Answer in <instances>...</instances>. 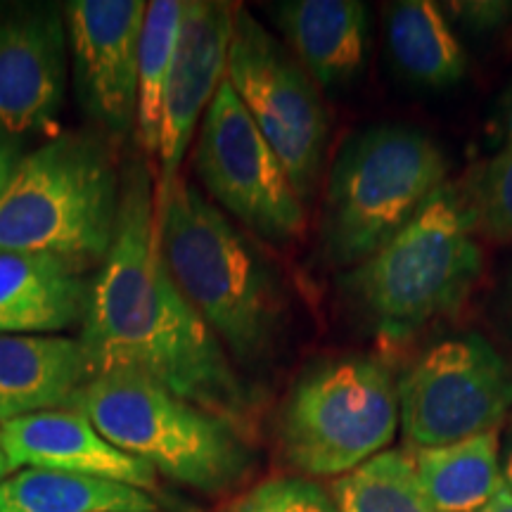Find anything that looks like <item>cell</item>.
<instances>
[{"instance_id": "6da1fadb", "label": "cell", "mask_w": 512, "mask_h": 512, "mask_svg": "<svg viewBox=\"0 0 512 512\" xmlns=\"http://www.w3.org/2000/svg\"><path fill=\"white\" fill-rule=\"evenodd\" d=\"M155 190L145 164L124 171L117 235L91 280L79 339L93 375L147 377L247 437L256 396L171 280L159 249Z\"/></svg>"}, {"instance_id": "7a4b0ae2", "label": "cell", "mask_w": 512, "mask_h": 512, "mask_svg": "<svg viewBox=\"0 0 512 512\" xmlns=\"http://www.w3.org/2000/svg\"><path fill=\"white\" fill-rule=\"evenodd\" d=\"M155 207L162 259L188 304L235 361H266L285 318V292L271 264L181 174L157 185Z\"/></svg>"}, {"instance_id": "3957f363", "label": "cell", "mask_w": 512, "mask_h": 512, "mask_svg": "<svg viewBox=\"0 0 512 512\" xmlns=\"http://www.w3.org/2000/svg\"><path fill=\"white\" fill-rule=\"evenodd\" d=\"M472 202L444 183L387 245L344 278L351 306L377 335L403 342L458 309L482 273Z\"/></svg>"}, {"instance_id": "277c9868", "label": "cell", "mask_w": 512, "mask_h": 512, "mask_svg": "<svg viewBox=\"0 0 512 512\" xmlns=\"http://www.w3.org/2000/svg\"><path fill=\"white\" fill-rule=\"evenodd\" d=\"M121 183L112 150L67 133L22 157L0 197V252L48 254L88 271L112 249Z\"/></svg>"}, {"instance_id": "5b68a950", "label": "cell", "mask_w": 512, "mask_h": 512, "mask_svg": "<svg viewBox=\"0 0 512 512\" xmlns=\"http://www.w3.org/2000/svg\"><path fill=\"white\" fill-rule=\"evenodd\" d=\"M72 408L112 446L204 496L228 494L252 472L245 434L147 377L93 375L76 392Z\"/></svg>"}, {"instance_id": "8992f818", "label": "cell", "mask_w": 512, "mask_h": 512, "mask_svg": "<svg viewBox=\"0 0 512 512\" xmlns=\"http://www.w3.org/2000/svg\"><path fill=\"white\" fill-rule=\"evenodd\" d=\"M448 157L425 131L380 124L351 136L332 164L323 240L339 266L387 245L446 183Z\"/></svg>"}, {"instance_id": "52a82bcc", "label": "cell", "mask_w": 512, "mask_h": 512, "mask_svg": "<svg viewBox=\"0 0 512 512\" xmlns=\"http://www.w3.org/2000/svg\"><path fill=\"white\" fill-rule=\"evenodd\" d=\"M399 389L392 370L370 356L325 358L306 368L278 420L280 451L309 477L347 475L392 444Z\"/></svg>"}, {"instance_id": "ba28073f", "label": "cell", "mask_w": 512, "mask_h": 512, "mask_svg": "<svg viewBox=\"0 0 512 512\" xmlns=\"http://www.w3.org/2000/svg\"><path fill=\"white\" fill-rule=\"evenodd\" d=\"M226 81L304 202L316 190L330 136L328 110L316 81L292 50L245 8L235 15Z\"/></svg>"}, {"instance_id": "9c48e42d", "label": "cell", "mask_w": 512, "mask_h": 512, "mask_svg": "<svg viewBox=\"0 0 512 512\" xmlns=\"http://www.w3.org/2000/svg\"><path fill=\"white\" fill-rule=\"evenodd\" d=\"M512 408V363L467 332L432 344L399 382V420L415 448L494 432Z\"/></svg>"}, {"instance_id": "30bf717a", "label": "cell", "mask_w": 512, "mask_h": 512, "mask_svg": "<svg viewBox=\"0 0 512 512\" xmlns=\"http://www.w3.org/2000/svg\"><path fill=\"white\" fill-rule=\"evenodd\" d=\"M195 171L211 197L264 240L285 245L302 235V197L228 81L204 112Z\"/></svg>"}, {"instance_id": "8fae6325", "label": "cell", "mask_w": 512, "mask_h": 512, "mask_svg": "<svg viewBox=\"0 0 512 512\" xmlns=\"http://www.w3.org/2000/svg\"><path fill=\"white\" fill-rule=\"evenodd\" d=\"M145 12L143 0H72L62 10L79 98L112 136L136 126Z\"/></svg>"}, {"instance_id": "7c38bea8", "label": "cell", "mask_w": 512, "mask_h": 512, "mask_svg": "<svg viewBox=\"0 0 512 512\" xmlns=\"http://www.w3.org/2000/svg\"><path fill=\"white\" fill-rule=\"evenodd\" d=\"M67 91V29L53 5L0 12V136L43 131Z\"/></svg>"}, {"instance_id": "4fadbf2b", "label": "cell", "mask_w": 512, "mask_h": 512, "mask_svg": "<svg viewBox=\"0 0 512 512\" xmlns=\"http://www.w3.org/2000/svg\"><path fill=\"white\" fill-rule=\"evenodd\" d=\"M235 15V5L219 0L185 3L174 64L164 93L157 185H166L178 176L197 124L204 119L221 83L226 81Z\"/></svg>"}, {"instance_id": "5bb4252c", "label": "cell", "mask_w": 512, "mask_h": 512, "mask_svg": "<svg viewBox=\"0 0 512 512\" xmlns=\"http://www.w3.org/2000/svg\"><path fill=\"white\" fill-rule=\"evenodd\" d=\"M10 467L76 472L121 482L159 498L162 484L150 465L112 446L76 408L24 415L0 425Z\"/></svg>"}, {"instance_id": "9a60e30c", "label": "cell", "mask_w": 512, "mask_h": 512, "mask_svg": "<svg viewBox=\"0 0 512 512\" xmlns=\"http://www.w3.org/2000/svg\"><path fill=\"white\" fill-rule=\"evenodd\" d=\"M91 377V358L81 339L0 335V425L69 408Z\"/></svg>"}, {"instance_id": "2e32d148", "label": "cell", "mask_w": 512, "mask_h": 512, "mask_svg": "<svg viewBox=\"0 0 512 512\" xmlns=\"http://www.w3.org/2000/svg\"><path fill=\"white\" fill-rule=\"evenodd\" d=\"M91 283L48 254L0 252V335H43L83 323Z\"/></svg>"}, {"instance_id": "e0dca14e", "label": "cell", "mask_w": 512, "mask_h": 512, "mask_svg": "<svg viewBox=\"0 0 512 512\" xmlns=\"http://www.w3.org/2000/svg\"><path fill=\"white\" fill-rule=\"evenodd\" d=\"M275 19L292 55L323 88L349 86L363 72L370 48L368 8L358 0H290Z\"/></svg>"}, {"instance_id": "ac0fdd59", "label": "cell", "mask_w": 512, "mask_h": 512, "mask_svg": "<svg viewBox=\"0 0 512 512\" xmlns=\"http://www.w3.org/2000/svg\"><path fill=\"white\" fill-rule=\"evenodd\" d=\"M387 46L396 69L420 88H453L467 72L463 43L444 10L430 0H399L389 5Z\"/></svg>"}, {"instance_id": "d6986e66", "label": "cell", "mask_w": 512, "mask_h": 512, "mask_svg": "<svg viewBox=\"0 0 512 512\" xmlns=\"http://www.w3.org/2000/svg\"><path fill=\"white\" fill-rule=\"evenodd\" d=\"M413 465L437 512H479L505 489L498 432L437 448H418Z\"/></svg>"}, {"instance_id": "ffe728a7", "label": "cell", "mask_w": 512, "mask_h": 512, "mask_svg": "<svg viewBox=\"0 0 512 512\" xmlns=\"http://www.w3.org/2000/svg\"><path fill=\"white\" fill-rule=\"evenodd\" d=\"M0 512H159V501L112 479L24 467L0 484Z\"/></svg>"}, {"instance_id": "44dd1931", "label": "cell", "mask_w": 512, "mask_h": 512, "mask_svg": "<svg viewBox=\"0 0 512 512\" xmlns=\"http://www.w3.org/2000/svg\"><path fill=\"white\" fill-rule=\"evenodd\" d=\"M185 3L155 0L147 3L138 48V112L136 133L145 155H159L164 124V93L174 64L178 31Z\"/></svg>"}, {"instance_id": "7402d4cb", "label": "cell", "mask_w": 512, "mask_h": 512, "mask_svg": "<svg viewBox=\"0 0 512 512\" xmlns=\"http://www.w3.org/2000/svg\"><path fill=\"white\" fill-rule=\"evenodd\" d=\"M332 496L339 512H437L422 491L413 458L401 451H382L342 475Z\"/></svg>"}, {"instance_id": "603a6c76", "label": "cell", "mask_w": 512, "mask_h": 512, "mask_svg": "<svg viewBox=\"0 0 512 512\" xmlns=\"http://www.w3.org/2000/svg\"><path fill=\"white\" fill-rule=\"evenodd\" d=\"M223 512H339L335 496L306 477H271L233 498Z\"/></svg>"}, {"instance_id": "cb8c5ba5", "label": "cell", "mask_w": 512, "mask_h": 512, "mask_svg": "<svg viewBox=\"0 0 512 512\" xmlns=\"http://www.w3.org/2000/svg\"><path fill=\"white\" fill-rule=\"evenodd\" d=\"M477 228L491 240L512 242V145L498 147L477 178L475 200Z\"/></svg>"}, {"instance_id": "d4e9b609", "label": "cell", "mask_w": 512, "mask_h": 512, "mask_svg": "<svg viewBox=\"0 0 512 512\" xmlns=\"http://www.w3.org/2000/svg\"><path fill=\"white\" fill-rule=\"evenodd\" d=\"M453 15H458L470 29L477 31H494L503 27L512 17V3H456Z\"/></svg>"}, {"instance_id": "484cf974", "label": "cell", "mask_w": 512, "mask_h": 512, "mask_svg": "<svg viewBox=\"0 0 512 512\" xmlns=\"http://www.w3.org/2000/svg\"><path fill=\"white\" fill-rule=\"evenodd\" d=\"M494 136L498 147L512 145V81L508 83L501 98L496 102V117H494Z\"/></svg>"}, {"instance_id": "4316f807", "label": "cell", "mask_w": 512, "mask_h": 512, "mask_svg": "<svg viewBox=\"0 0 512 512\" xmlns=\"http://www.w3.org/2000/svg\"><path fill=\"white\" fill-rule=\"evenodd\" d=\"M19 162H22V157H19L17 145L10 138L0 136V197L15 176Z\"/></svg>"}, {"instance_id": "83f0119b", "label": "cell", "mask_w": 512, "mask_h": 512, "mask_svg": "<svg viewBox=\"0 0 512 512\" xmlns=\"http://www.w3.org/2000/svg\"><path fill=\"white\" fill-rule=\"evenodd\" d=\"M501 470H503V479H505V489L512 494V420H510L508 434H505V441H503Z\"/></svg>"}, {"instance_id": "f1b7e54d", "label": "cell", "mask_w": 512, "mask_h": 512, "mask_svg": "<svg viewBox=\"0 0 512 512\" xmlns=\"http://www.w3.org/2000/svg\"><path fill=\"white\" fill-rule=\"evenodd\" d=\"M479 512H512V494L508 489H503L496 498H491Z\"/></svg>"}, {"instance_id": "f546056e", "label": "cell", "mask_w": 512, "mask_h": 512, "mask_svg": "<svg viewBox=\"0 0 512 512\" xmlns=\"http://www.w3.org/2000/svg\"><path fill=\"white\" fill-rule=\"evenodd\" d=\"M12 470L10 463H8V456H5V448H3V441H0V484L8 479V472Z\"/></svg>"}, {"instance_id": "4dcf8cb0", "label": "cell", "mask_w": 512, "mask_h": 512, "mask_svg": "<svg viewBox=\"0 0 512 512\" xmlns=\"http://www.w3.org/2000/svg\"><path fill=\"white\" fill-rule=\"evenodd\" d=\"M508 316L512 320V278H510V285H508Z\"/></svg>"}]
</instances>
